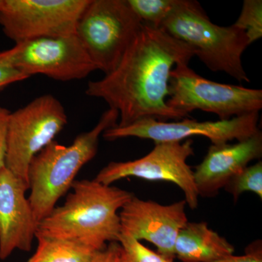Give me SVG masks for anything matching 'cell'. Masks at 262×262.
<instances>
[{"label": "cell", "instance_id": "cell-5", "mask_svg": "<svg viewBox=\"0 0 262 262\" xmlns=\"http://www.w3.org/2000/svg\"><path fill=\"white\" fill-rule=\"evenodd\" d=\"M142 27L127 0H90L75 34L97 70L107 75L116 68Z\"/></svg>", "mask_w": 262, "mask_h": 262}, {"label": "cell", "instance_id": "cell-24", "mask_svg": "<svg viewBox=\"0 0 262 262\" xmlns=\"http://www.w3.org/2000/svg\"><path fill=\"white\" fill-rule=\"evenodd\" d=\"M10 113L9 110L0 106V170L5 166L7 127Z\"/></svg>", "mask_w": 262, "mask_h": 262}, {"label": "cell", "instance_id": "cell-15", "mask_svg": "<svg viewBox=\"0 0 262 262\" xmlns=\"http://www.w3.org/2000/svg\"><path fill=\"white\" fill-rule=\"evenodd\" d=\"M174 252L182 262H211L232 256L234 248L205 222H187L179 231Z\"/></svg>", "mask_w": 262, "mask_h": 262}, {"label": "cell", "instance_id": "cell-6", "mask_svg": "<svg viewBox=\"0 0 262 262\" xmlns=\"http://www.w3.org/2000/svg\"><path fill=\"white\" fill-rule=\"evenodd\" d=\"M167 104L189 116L194 110H201L215 114L220 120H229L259 113L262 91L213 82L198 75L189 63H181L170 73Z\"/></svg>", "mask_w": 262, "mask_h": 262}, {"label": "cell", "instance_id": "cell-1", "mask_svg": "<svg viewBox=\"0 0 262 262\" xmlns=\"http://www.w3.org/2000/svg\"><path fill=\"white\" fill-rule=\"evenodd\" d=\"M192 48L162 28L143 24L137 37L116 68L102 79L90 81L85 94L101 98L116 110L125 127L144 119L181 120L189 115L170 107L169 80L174 67L189 63Z\"/></svg>", "mask_w": 262, "mask_h": 262}, {"label": "cell", "instance_id": "cell-13", "mask_svg": "<svg viewBox=\"0 0 262 262\" xmlns=\"http://www.w3.org/2000/svg\"><path fill=\"white\" fill-rule=\"evenodd\" d=\"M29 185L4 166L0 170V259L29 251L38 228L26 192Z\"/></svg>", "mask_w": 262, "mask_h": 262}, {"label": "cell", "instance_id": "cell-20", "mask_svg": "<svg viewBox=\"0 0 262 262\" xmlns=\"http://www.w3.org/2000/svg\"><path fill=\"white\" fill-rule=\"evenodd\" d=\"M118 243L121 247L120 262H165L168 259L123 232L120 234Z\"/></svg>", "mask_w": 262, "mask_h": 262}, {"label": "cell", "instance_id": "cell-11", "mask_svg": "<svg viewBox=\"0 0 262 262\" xmlns=\"http://www.w3.org/2000/svg\"><path fill=\"white\" fill-rule=\"evenodd\" d=\"M259 113L246 114L229 120L199 122L184 118L180 121L168 122L155 119H144L125 127L115 126L103 132L108 141L122 138L136 137L150 139L155 143L182 141L194 136H204L213 145L229 141H242L259 131Z\"/></svg>", "mask_w": 262, "mask_h": 262}, {"label": "cell", "instance_id": "cell-8", "mask_svg": "<svg viewBox=\"0 0 262 262\" xmlns=\"http://www.w3.org/2000/svg\"><path fill=\"white\" fill-rule=\"evenodd\" d=\"M0 62L30 77L47 76L53 80H82L97 70L76 34L34 38L0 51Z\"/></svg>", "mask_w": 262, "mask_h": 262}, {"label": "cell", "instance_id": "cell-10", "mask_svg": "<svg viewBox=\"0 0 262 262\" xmlns=\"http://www.w3.org/2000/svg\"><path fill=\"white\" fill-rule=\"evenodd\" d=\"M192 144V139L183 143H155L149 154L130 161L111 162L94 179L105 185L127 177L172 182L182 189L189 208L195 209L199 194L193 170L187 163L188 158L194 155Z\"/></svg>", "mask_w": 262, "mask_h": 262}, {"label": "cell", "instance_id": "cell-23", "mask_svg": "<svg viewBox=\"0 0 262 262\" xmlns=\"http://www.w3.org/2000/svg\"><path fill=\"white\" fill-rule=\"evenodd\" d=\"M120 245L112 242L103 249L95 253L90 262H120Z\"/></svg>", "mask_w": 262, "mask_h": 262}, {"label": "cell", "instance_id": "cell-9", "mask_svg": "<svg viewBox=\"0 0 262 262\" xmlns=\"http://www.w3.org/2000/svg\"><path fill=\"white\" fill-rule=\"evenodd\" d=\"M90 0H0V26L15 43L76 34Z\"/></svg>", "mask_w": 262, "mask_h": 262}, {"label": "cell", "instance_id": "cell-12", "mask_svg": "<svg viewBox=\"0 0 262 262\" xmlns=\"http://www.w3.org/2000/svg\"><path fill=\"white\" fill-rule=\"evenodd\" d=\"M185 201L168 206L133 196L120 210L121 232L155 245L158 253L173 260L179 231L188 222Z\"/></svg>", "mask_w": 262, "mask_h": 262}, {"label": "cell", "instance_id": "cell-2", "mask_svg": "<svg viewBox=\"0 0 262 262\" xmlns=\"http://www.w3.org/2000/svg\"><path fill=\"white\" fill-rule=\"evenodd\" d=\"M71 189L65 203L39 222L37 233L80 243L96 251L107 242H118V211L134 194L95 179L75 180Z\"/></svg>", "mask_w": 262, "mask_h": 262}, {"label": "cell", "instance_id": "cell-22", "mask_svg": "<svg viewBox=\"0 0 262 262\" xmlns=\"http://www.w3.org/2000/svg\"><path fill=\"white\" fill-rule=\"evenodd\" d=\"M29 77L10 66L0 62V91L10 84L27 80Z\"/></svg>", "mask_w": 262, "mask_h": 262}, {"label": "cell", "instance_id": "cell-3", "mask_svg": "<svg viewBox=\"0 0 262 262\" xmlns=\"http://www.w3.org/2000/svg\"><path fill=\"white\" fill-rule=\"evenodd\" d=\"M118 119L117 111L110 108L94 128L77 136L71 145L54 140L33 158L28 169V199L38 223L51 214L72 188L80 169L96 156L100 136L116 126Z\"/></svg>", "mask_w": 262, "mask_h": 262}, {"label": "cell", "instance_id": "cell-19", "mask_svg": "<svg viewBox=\"0 0 262 262\" xmlns=\"http://www.w3.org/2000/svg\"><path fill=\"white\" fill-rule=\"evenodd\" d=\"M247 36L250 45L262 37V1L245 0L238 18L234 24Z\"/></svg>", "mask_w": 262, "mask_h": 262}, {"label": "cell", "instance_id": "cell-4", "mask_svg": "<svg viewBox=\"0 0 262 262\" xmlns=\"http://www.w3.org/2000/svg\"><path fill=\"white\" fill-rule=\"evenodd\" d=\"M160 28L192 48L210 70L224 72L239 82H250L242 61L250 46L247 36L234 24L212 23L198 2L180 0Z\"/></svg>", "mask_w": 262, "mask_h": 262}, {"label": "cell", "instance_id": "cell-7", "mask_svg": "<svg viewBox=\"0 0 262 262\" xmlns=\"http://www.w3.org/2000/svg\"><path fill=\"white\" fill-rule=\"evenodd\" d=\"M67 113L55 96H39L8 117L5 167L28 184L33 158L54 141L67 124Z\"/></svg>", "mask_w": 262, "mask_h": 262}, {"label": "cell", "instance_id": "cell-18", "mask_svg": "<svg viewBox=\"0 0 262 262\" xmlns=\"http://www.w3.org/2000/svg\"><path fill=\"white\" fill-rule=\"evenodd\" d=\"M225 190L233 196L234 201L246 192L255 193L262 198V162L247 166L226 184Z\"/></svg>", "mask_w": 262, "mask_h": 262}, {"label": "cell", "instance_id": "cell-25", "mask_svg": "<svg viewBox=\"0 0 262 262\" xmlns=\"http://www.w3.org/2000/svg\"><path fill=\"white\" fill-rule=\"evenodd\" d=\"M173 260L169 259V258H168V259H167L166 261H165V262H173Z\"/></svg>", "mask_w": 262, "mask_h": 262}, {"label": "cell", "instance_id": "cell-17", "mask_svg": "<svg viewBox=\"0 0 262 262\" xmlns=\"http://www.w3.org/2000/svg\"><path fill=\"white\" fill-rule=\"evenodd\" d=\"M131 9L144 24L160 28L177 8L180 0H127Z\"/></svg>", "mask_w": 262, "mask_h": 262}, {"label": "cell", "instance_id": "cell-16", "mask_svg": "<svg viewBox=\"0 0 262 262\" xmlns=\"http://www.w3.org/2000/svg\"><path fill=\"white\" fill-rule=\"evenodd\" d=\"M37 248L26 262H90L98 251L75 241L36 233Z\"/></svg>", "mask_w": 262, "mask_h": 262}, {"label": "cell", "instance_id": "cell-14", "mask_svg": "<svg viewBox=\"0 0 262 262\" xmlns=\"http://www.w3.org/2000/svg\"><path fill=\"white\" fill-rule=\"evenodd\" d=\"M261 155V130L236 144H212L203 162L193 171L198 194L216 195L236 174Z\"/></svg>", "mask_w": 262, "mask_h": 262}, {"label": "cell", "instance_id": "cell-21", "mask_svg": "<svg viewBox=\"0 0 262 262\" xmlns=\"http://www.w3.org/2000/svg\"><path fill=\"white\" fill-rule=\"evenodd\" d=\"M211 262H262L261 243L252 244L243 256H232Z\"/></svg>", "mask_w": 262, "mask_h": 262}]
</instances>
